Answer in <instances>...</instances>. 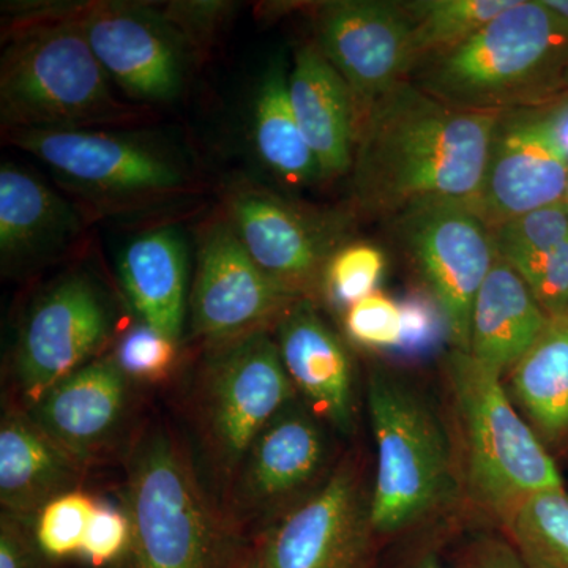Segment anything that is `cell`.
<instances>
[{
  "instance_id": "cell-5",
  "label": "cell",
  "mask_w": 568,
  "mask_h": 568,
  "mask_svg": "<svg viewBox=\"0 0 568 568\" xmlns=\"http://www.w3.org/2000/svg\"><path fill=\"white\" fill-rule=\"evenodd\" d=\"M447 376L462 439V473L480 506L504 521L529 496L564 488L551 452L511 403L503 377L450 351Z\"/></svg>"
},
{
  "instance_id": "cell-34",
  "label": "cell",
  "mask_w": 568,
  "mask_h": 568,
  "mask_svg": "<svg viewBox=\"0 0 568 568\" xmlns=\"http://www.w3.org/2000/svg\"><path fill=\"white\" fill-rule=\"evenodd\" d=\"M403 334L396 353L407 358L424 357L447 339L443 310L428 291H414L402 302Z\"/></svg>"
},
{
  "instance_id": "cell-2",
  "label": "cell",
  "mask_w": 568,
  "mask_h": 568,
  "mask_svg": "<svg viewBox=\"0 0 568 568\" xmlns=\"http://www.w3.org/2000/svg\"><path fill=\"white\" fill-rule=\"evenodd\" d=\"M568 26L544 0H517L429 61L418 88L463 111L504 114L567 93Z\"/></svg>"
},
{
  "instance_id": "cell-29",
  "label": "cell",
  "mask_w": 568,
  "mask_h": 568,
  "mask_svg": "<svg viewBox=\"0 0 568 568\" xmlns=\"http://www.w3.org/2000/svg\"><path fill=\"white\" fill-rule=\"evenodd\" d=\"M496 252L511 267L558 248L568 239L566 203L545 205L489 227Z\"/></svg>"
},
{
  "instance_id": "cell-4",
  "label": "cell",
  "mask_w": 568,
  "mask_h": 568,
  "mask_svg": "<svg viewBox=\"0 0 568 568\" xmlns=\"http://www.w3.org/2000/svg\"><path fill=\"white\" fill-rule=\"evenodd\" d=\"M366 392L376 443L373 529L402 532L454 506L462 465L436 407L409 381L375 368Z\"/></svg>"
},
{
  "instance_id": "cell-26",
  "label": "cell",
  "mask_w": 568,
  "mask_h": 568,
  "mask_svg": "<svg viewBox=\"0 0 568 568\" xmlns=\"http://www.w3.org/2000/svg\"><path fill=\"white\" fill-rule=\"evenodd\" d=\"M253 144L257 159L286 185L323 181L290 99V70L282 58L264 71L253 102Z\"/></svg>"
},
{
  "instance_id": "cell-38",
  "label": "cell",
  "mask_w": 568,
  "mask_h": 568,
  "mask_svg": "<svg viewBox=\"0 0 568 568\" xmlns=\"http://www.w3.org/2000/svg\"><path fill=\"white\" fill-rule=\"evenodd\" d=\"M545 111H547L552 134L568 159V92L555 102L545 104Z\"/></svg>"
},
{
  "instance_id": "cell-19",
  "label": "cell",
  "mask_w": 568,
  "mask_h": 568,
  "mask_svg": "<svg viewBox=\"0 0 568 568\" xmlns=\"http://www.w3.org/2000/svg\"><path fill=\"white\" fill-rule=\"evenodd\" d=\"M126 377L114 357L95 358L48 388L29 417L82 465L118 433L129 402Z\"/></svg>"
},
{
  "instance_id": "cell-40",
  "label": "cell",
  "mask_w": 568,
  "mask_h": 568,
  "mask_svg": "<svg viewBox=\"0 0 568 568\" xmlns=\"http://www.w3.org/2000/svg\"><path fill=\"white\" fill-rule=\"evenodd\" d=\"M544 3L568 26V0H544Z\"/></svg>"
},
{
  "instance_id": "cell-27",
  "label": "cell",
  "mask_w": 568,
  "mask_h": 568,
  "mask_svg": "<svg viewBox=\"0 0 568 568\" xmlns=\"http://www.w3.org/2000/svg\"><path fill=\"white\" fill-rule=\"evenodd\" d=\"M517 0H409L402 2L413 22L416 67L452 51L510 9Z\"/></svg>"
},
{
  "instance_id": "cell-30",
  "label": "cell",
  "mask_w": 568,
  "mask_h": 568,
  "mask_svg": "<svg viewBox=\"0 0 568 568\" xmlns=\"http://www.w3.org/2000/svg\"><path fill=\"white\" fill-rule=\"evenodd\" d=\"M97 503L85 493L74 491L55 497L33 518V537L48 559L81 555L85 530Z\"/></svg>"
},
{
  "instance_id": "cell-15",
  "label": "cell",
  "mask_w": 568,
  "mask_h": 568,
  "mask_svg": "<svg viewBox=\"0 0 568 568\" xmlns=\"http://www.w3.org/2000/svg\"><path fill=\"white\" fill-rule=\"evenodd\" d=\"M567 181L568 159L552 134L545 106L504 112L473 209L488 227L497 226L559 203Z\"/></svg>"
},
{
  "instance_id": "cell-6",
  "label": "cell",
  "mask_w": 568,
  "mask_h": 568,
  "mask_svg": "<svg viewBox=\"0 0 568 568\" xmlns=\"http://www.w3.org/2000/svg\"><path fill=\"white\" fill-rule=\"evenodd\" d=\"M136 568H213L219 525L173 436L153 429L133 448L125 487Z\"/></svg>"
},
{
  "instance_id": "cell-43",
  "label": "cell",
  "mask_w": 568,
  "mask_h": 568,
  "mask_svg": "<svg viewBox=\"0 0 568 568\" xmlns=\"http://www.w3.org/2000/svg\"><path fill=\"white\" fill-rule=\"evenodd\" d=\"M422 568H440L439 566H436V564H426V566Z\"/></svg>"
},
{
  "instance_id": "cell-17",
  "label": "cell",
  "mask_w": 568,
  "mask_h": 568,
  "mask_svg": "<svg viewBox=\"0 0 568 568\" xmlns=\"http://www.w3.org/2000/svg\"><path fill=\"white\" fill-rule=\"evenodd\" d=\"M227 220L254 263L298 297L323 283L335 239L301 209L257 189L231 194Z\"/></svg>"
},
{
  "instance_id": "cell-10",
  "label": "cell",
  "mask_w": 568,
  "mask_h": 568,
  "mask_svg": "<svg viewBox=\"0 0 568 568\" xmlns=\"http://www.w3.org/2000/svg\"><path fill=\"white\" fill-rule=\"evenodd\" d=\"M316 47L366 111L416 69L413 22L402 2L332 0L317 7Z\"/></svg>"
},
{
  "instance_id": "cell-44",
  "label": "cell",
  "mask_w": 568,
  "mask_h": 568,
  "mask_svg": "<svg viewBox=\"0 0 568 568\" xmlns=\"http://www.w3.org/2000/svg\"><path fill=\"white\" fill-rule=\"evenodd\" d=\"M567 92H568V78H567Z\"/></svg>"
},
{
  "instance_id": "cell-39",
  "label": "cell",
  "mask_w": 568,
  "mask_h": 568,
  "mask_svg": "<svg viewBox=\"0 0 568 568\" xmlns=\"http://www.w3.org/2000/svg\"><path fill=\"white\" fill-rule=\"evenodd\" d=\"M481 568H529L523 564L521 559L511 555L507 549L500 548L496 551L489 552L488 558L485 559L484 567Z\"/></svg>"
},
{
  "instance_id": "cell-28",
  "label": "cell",
  "mask_w": 568,
  "mask_h": 568,
  "mask_svg": "<svg viewBox=\"0 0 568 568\" xmlns=\"http://www.w3.org/2000/svg\"><path fill=\"white\" fill-rule=\"evenodd\" d=\"M504 525L529 568H568V493H536L523 500Z\"/></svg>"
},
{
  "instance_id": "cell-42",
  "label": "cell",
  "mask_w": 568,
  "mask_h": 568,
  "mask_svg": "<svg viewBox=\"0 0 568 568\" xmlns=\"http://www.w3.org/2000/svg\"><path fill=\"white\" fill-rule=\"evenodd\" d=\"M564 203H566L567 209H568V181H567L566 194H564Z\"/></svg>"
},
{
  "instance_id": "cell-11",
  "label": "cell",
  "mask_w": 568,
  "mask_h": 568,
  "mask_svg": "<svg viewBox=\"0 0 568 568\" xmlns=\"http://www.w3.org/2000/svg\"><path fill=\"white\" fill-rule=\"evenodd\" d=\"M80 21L100 65L130 102L163 104L181 95L189 39L166 14L106 2L82 9Z\"/></svg>"
},
{
  "instance_id": "cell-7",
  "label": "cell",
  "mask_w": 568,
  "mask_h": 568,
  "mask_svg": "<svg viewBox=\"0 0 568 568\" xmlns=\"http://www.w3.org/2000/svg\"><path fill=\"white\" fill-rule=\"evenodd\" d=\"M7 140L31 153L71 192L93 204L138 207L192 189L171 153L151 142L102 130H9Z\"/></svg>"
},
{
  "instance_id": "cell-36",
  "label": "cell",
  "mask_w": 568,
  "mask_h": 568,
  "mask_svg": "<svg viewBox=\"0 0 568 568\" xmlns=\"http://www.w3.org/2000/svg\"><path fill=\"white\" fill-rule=\"evenodd\" d=\"M129 544H132L129 515L108 504L97 503L85 530L81 556L92 566H103L118 559Z\"/></svg>"
},
{
  "instance_id": "cell-12",
  "label": "cell",
  "mask_w": 568,
  "mask_h": 568,
  "mask_svg": "<svg viewBox=\"0 0 568 568\" xmlns=\"http://www.w3.org/2000/svg\"><path fill=\"white\" fill-rule=\"evenodd\" d=\"M373 534L369 497L346 459L268 530L261 568H362Z\"/></svg>"
},
{
  "instance_id": "cell-16",
  "label": "cell",
  "mask_w": 568,
  "mask_h": 568,
  "mask_svg": "<svg viewBox=\"0 0 568 568\" xmlns=\"http://www.w3.org/2000/svg\"><path fill=\"white\" fill-rule=\"evenodd\" d=\"M328 457L324 422L295 396L254 437L234 474L235 511L248 518L283 506L316 484Z\"/></svg>"
},
{
  "instance_id": "cell-8",
  "label": "cell",
  "mask_w": 568,
  "mask_h": 568,
  "mask_svg": "<svg viewBox=\"0 0 568 568\" xmlns=\"http://www.w3.org/2000/svg\"><path fill=\"white\" fill-rule=\"evenodd\" d=\"M200 426L216 469L237 473L246 450L275 414L297 396L267 328L224 343L203 373Z\"/></svg>"
},
{
  "instance_id": "cell-14",
  "label": "cell",
  "mask_w": 568,
  "mask_h": 568,
  "mask_svg": "<svg viewBox=\"0 0 568 568\" xmlns=\"http://www.w3.org/2000/svg\"><path fill=\"white\" fill-rule=\"evenodd\" d=\"M298 298L254 263L230 220L205 231L190 294L194 334L216 345L234 342L276 323Z\"/></svg>"
},
{
  "instance_id": "cell-35",
  "label": "cell",
  "mask_w": 568,
  "mask_h": 568,
  "mask_svg": "<svg viewBox=\"0 0 568 568\" xmlns=\"http://www.w3.org/2000/svg\"><path fill=\"white\" fill-rule=\"evenodd\" d=\"M511 268L549 317L568 316V239L558 248Z\"/></svg>"
},
{
  "instance_id": "cell-3",
  "label": "cell",
  "mask_w": 568,
  "mask_h": 568,
  "mask_svg": "<svg viewBox=\"0 0 568 568\" xmlns=\"http://www.w3.org/2000/svg\"><path fill=\"white\" fill-rule=\"evenodd\" d=\"M81 11L31 22L11 37L0 65L3 132L99 130L140 119L112 91L82 31Z\"/></svg>"
},
{
  "instance_id": "cell-37",
  "label": "cell",
  "mask_w": 568,
  "mask_h": 568,
  "mask_svg": "<svg viewBox=\"0 0 568 568\" xmlns=\"http://www.w3.org/2000/svg\"><path fill=\"white\" fill-rule=\"evenodd\" d=\"M26 519L2 514L0 519V568H47L33 530Z\"/></svg>"
},
{
  "instance_id": "cell-18",
  "label": "cell",
  "mask_w": 568,
  "mask_h": 568,
  "mask_svg": "<svg viewBox=\"0 0 568 568\" xmlns=\"http://www.w3.org/2000/svg\"><path fill=\"white\" fill-rule=\"evenodd\" d=\"M275 339L295 392L324 424L351 435L355 426L353 362L308 298H298L280 316Z\"/></svg>"
},
{
  "instance_id": "cell-25",
  "label": "cell",
  "mask_w": 568,
  "mask_h": 568,
  "mask_svg": "<svg viewBox=\"0 0 568 568\" xmlns=\"http://www.w3.org/2000/svg\"><path fill=\"white\" fill-rule=\"evenodd\" d=\"M511 398L548 450L568 446V316L548 327L510 373Z\"/></svg>"
},
{
  "instance_id": "cell-32",
  "label": "cell",
  "mask_w": 568,
  "mask_h": 568,
  "mask_svg": "<svg viewBox=\"0 0 568 568\" xmlns=\"http://www.w3.org/2000/svg\"><path fill=\"white\" fill-rule=\"evenodd\" d=\"M345 328L347 336L357 345L395 351L402 342V306L376 291L346 308Z\"/></svg>"
},
{
  "instance_id": "cell-21",
  "label": "cell",
  "mask_w": 568,
  "mask_h": 568,
  "mask_svg": "<svg viewBox=\"0 0 568 568\" xmlns=\"http://www.w3.org/2000/svg\"><path fill=\"white\" fill-rule=\"evenodd\" d=\"M69 201L14 163L0 168V260L3 271L61 252L80 233Z\"/></svg>"
},
{
  "instance_id": "cell-20",
  "label": "cell",
  "mask_w": 568,
  "mask_h": 568,
  "mask_svg": "<svg viewBox=\"0 0 568 568\" xmlns=\"http://www.w3.org/2000/svg\"><path fill=\"white\" fill-rule=\"evenodd\" d=\"M290 99L323 179L349 173L358 136L357 104L347 82L316 44L301 48L295 54Z\"/></svg>"
},
{
  "instance_id": "cell-1",
  "label": "cell",
  "mask_w": 568,
  "mask_h": 568,
  "mask_svg": "<svg viewBox=\"0 0 568 568\" xmlns=\"http://www.w3.org/2000/svg\"><path fill=\"white\" fill-rule=\"evenodd\" d=\"M499 118L458 110L402 82L358 125L351 168L355 203L392 219L426 204L473 207Z\"/></svg>"
},
{
  "instance_id": "cell-31",
  "label": "cell",
  "mask_w": 568,
  "mask_h": 568,
  "mask_svg": "<svg viewBox=\"0 0 568 568\" xmlns=\"http://www.w3.org/2000/svg\"><path fill=\"white\" fill-rule=\"evenodd\" d=\"M386 264V254L376 245L358 242L339 246L325 265L321 284L332 304L349 308L355 302L376 293Z\"/></svg>"
},
{
  "instance_id": "cell-9",
  "label": "cell",
  "mask_w": 568,
  "mask_h": 568,
  "mask_svg": "<svg viewBox=\"0 0 568 568\" xmlns=\"http://www.w3.org/2000/svg\"><path fill=\"white\" fill-rule=\"evenodd\" d=\"M395 222L425 290L443 310L452 349L469 353L474 301L497 256L488 224L458 203L418 205Z\"/></svg>"
},
{
  "instance_id": "cell-33",
  "label": "cell",
  "mask_w": 568,
  "mask_h": 568,
  "mask_svg": "<svg viewBox=\"0 0 568 568\" xmlns=\"http://www.w3.org/2000/svg\"><path fill=\"white\" fill-rule=\"evenodd\" d=\"M178 343L142 324L122 336L115 351V362L126 376L141 381H162L175 364Z\"/></svg>"
},
{
  "instance_id": "cell-23",
  "label": "cell",
  "mask_w": 568,
  "mask_h": 568,
  "mask_svg": "<svg viewBox=\"0 0 568 568\" xmlns=\"http://www.w3.org/2000/svg\"><path fill=\"white\" fill-rule=\"evenodd\" d=\"M549 321L521 276L497 254L474 301L469 354L504 377L540 338Z\"/></svg>"
},
{
  "instance_id": "cell-13",
  "label": "cell",
  "mask_w": 568,
  "mask_h": 568,
  "mask_svg": "<svg viewBox=\"0 0 568 568\" xmlns=\"http://www.w3.org/2000/svg\"><path fill=\"white\" fill-rule=\"evenodd\" d=\"M114 327L112 308L91 276L71 274L36 302L21 328L14 375L29 402L93 361Z\"/></svg>"
},
{
  "instance_id": "cell-24",
  "label": "cell",
  "mask_w": 568,
  "mask_h": 568,
  "mask_svg": "<svg viewBox=\"0 0 568 568\" xmlns=\"http://www.w3.org/2000/svg\"><path fill=\"white\" fill-rule=\"evenodd\" d=\"M119 274L142 324L178 343L189 287V256L182 234L168 226L136 235L123 248Z\"/></svg>"
},
{
  "instance_id": "cell-41",
  "label": "cell",
  "mask_w": 568,
  "mask_h": 568,
  "mask_svg": "<svg viewBox=\"0 0 568 568\" xmlns=\"http://www.w3.org/2000/svg\"><path fill=\"white\" fill-rule=\"evenodd\" d=\"M239 568H261L260 552L252 556V558L246 559L245 562L242 564V566Z\"/></svg>"
},
{
  "instance_id": "cell-22",
  "label": "cell",
  "mask_w": 568,
  "mask_h": 568,
  "mask_svg": "<svg viewBox=\"0 0 568 568\" xmlns=\"http://www.w3.org/2000/svg\"><path fill=\"white\" fill-rule=\"evenodd\" d=\"M82 465L26 414L7 413L0 425V503L26 521L55 497L74 491Z\"/></svg>"
}]
</instances>
